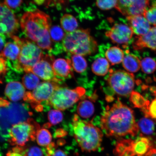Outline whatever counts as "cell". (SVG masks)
Here are the masks:
<instances>
[{
	"label": "cell",
	"mask_w": 156,
	"mask_h": 156,
	"mask_svg": "<svg viewBox=\"0 0 156 156\" xmlns=\"http://www.w3.org/2000/svg\"><path fill=\"white\" fill-rule=\"evenodd\" d=\"M101 128L109 137L134 136L139 130L133 111L118 99L112 106H107L101 119Z\"/></svg>",
	"instance_id": "cell-1"
},
{
	"label": "cell",
	"mask_w": 156,
	"mask_h": 156,
	"mask_svg": "<svg viewBox=\"0 0 156 156\" xmlns=\"http://www.w3.org/2000/svg\"><path fill=\"white\" fill-rule=\"evenodd\" d=\"M21 29L26 36L36 44L50 37L51 21L49 16L38 9L25 13L20 21Z\"/></svg>",
	"instance_id": "cell-2"
},
{
	"label": "cell",
	"mask_w": 156,
	"mask_h": 156,
	"mask_svg": "<svg viewBox=\"0 0 156 156\" xmlns=\"http://www.w3.org/2000/svg\"><path fill=\"white\" fill-rule=\"evenodd\" d=\"M72 125L74 137L82 151H94L100 147L103 134L100 129L81 119L76 114L73 116Z\"/></svg>",
	"instance_id": "cell-3"
},
{
	"label": "cell",
	"mask_w": 156,
	"mask_h": 156,
	"mask_svg": "<svg viewBox=\"0 0 156 156\" xmlns=\"http://www.w3.org/2000/svg\"><path fill=\"white\" fill-rule=\"evenodd\" d=\"M64 51L73 55H90L96 52L98 44L89 29H78L66 34L62 42Z\"/></svg>",
	"instance_id": "cell-4"
},
{
	"label": "cell",
	"mask_w": 156,
	"mask_h": 156,
	"mask_svg": "<svg viewBox=\"0 0 156 156\" xmlns=\"http://www.w3.org/2000/svg\"><path fill=\"white\" fill-rule=\"evenodd\" d=\"M11 38L20 48L18 59L20 66L25 73H31L33 66L44 56L41 49L26 39L20 38L15 35Z\"/></svg>",
	"instance_id": "cell-5"
},
{
	"label": "cell",
	"mask_w": 156,
	"mask_h": 156,
	"mask_svg": "<svg viewBox=\"0 0 156 156\" xmlns=\"http://www.w3.org/2000/svg\"><path fill=\"white\" fill-rule=\"evenodd\" d=\"M85 93V90L83 87L70 89L60 85L49 100L48 106L60 111L65 110L83 98Z\"/></svg>",
	"instance_id": "cell-6"
},
{
	"label": "cell",
	"mask_w": 156,
	"mask_h": 156,
	"mask_svg": "<svg viewBox=\"0 0 156 156\" xmlns=\"http://www.w3.org/2000/svg\"><path fill=\"white\" fill-rule=\"evenodd\" d=\"M40 129L39 124L32 118L13 124L8 131L9 143L13 146H24L29 140L35 141Z\"/></svg>",
	"instance_id": "cell-7"
},
{
	"label": "cell",
	"mask_w": 156,
	"mask_h": 156,
	"mask_svg": "<svg viewBox=\"0 0 156 156\" xmlns=\"http://www.w3.org/2000/svg\"><path fill=\"white\" fill-rule=\"evenodd\" d=\"M107 83L118 96L127 97L130 95L135 85L133 74L124 70H110Z\"/></svg>",
	"instance_id": "cell-8"
},
{
	"label": "cell",
	"mask_w": 156,
	"mask_h": 156,
	"mask_svg": "<svg viewBox=\"0 0 156 156\" xmlns=\"http://www.w3.org/2000/svg\"><path fill=\"white\" fill-rule=\"evenodd\" d=\"M59 83L53 82L44 81L41 83L32 92L25 93L23 100L30 103L33 108L44 104L45 107L48 102Z\"/></svg>",
	"instance_id": "cell-9"
},
{
	"label": "cell",
	"mask_w": 156,
	"mask_h": 156,
	"mask_svg": "<svg viewBox=\"0 0 156 156\" xmlns=\"http://www.w3.org/2000/svg\"><path fill=\"white\" fill-rule=\"evenodd\" d=\"M54 60L53 55H46L33 66L31 72L44 81L59 83L61 80L56 77L52 68V64Z\"/></svg>",
	"instance_id": "cell-10"
},
{
	"label": "cell",
	"mask_w": 156,
	"mask_h": 156,
	"mask_svg": "<svg viewBox=\"0 0 156 156\" xmlns=\"http://www.w3.org/2000/svg\"><path fill=\"white\" fill-rule=\"evenodd\" d=\"M149 5V0H117L115 8L126 17L143 15Z\"/></svg>",
	"instance_id": "cell-11"
},
{
	"label": "cell",
	"mask_w": 156,
	"mask_h": 156,
	"mask_svg": "<svg viewBox=\"0 0 156 156\" xmlns=\"http://www.w3.org/2000/svg\"><path fill=\"white\" fill-rule=\"evenodd\" d=\"M133 32L130 27L122 24H115L107 31L106 36L114 43L126 46L132 40Z\"/></svg>",
	"instance_id": "cell-12"
},
{
	"label": "cell",
	"mask_w": 156,
	"mask_h": 156,
	"mask_svg": "<svg viewBox=\"0 0 156 156\" xmlns=\"http://www.w3.org/2000/svg\"><path fill=\"white\" fill-rule=\"evenodd\" d=\"M0 22L7 27V37L11 38L16 34L19 28L18 21L13 11L2 3H0Z\"/></svg>",
	"instance_id": "cell-13"
},
{
	"label": "cell",
	"mask_w": 156,
	"mask_h": 156,
	"mask_svg": "<svg viewBox=\"0 0 156 156\" xmlns=\"http://www.w3.org/2000/svg\"><path fill=\"white\" fill-rule=\"evenodd\" d=\"M126 19L133 32L138 36L147 34L151 28L149 21L143 15L128 16Z\"/></svg>",
	"instance_id": "cell-14"
},
{
	"label": "cell",
	"mask_w": 156,
	"mask_h": 156,
	"mask_svg": "<svg viewBox=\"0 0 156 156\" xmlns=\"http://www.w3.org/2000/svg\"><path fill=\"white\" fill-rule=\"evenodd\" d=\"M133 47L136 50L144 48L156 50V27H152L147 34L136 37Z\"/></svg>",
	"instance_id": "cell-15"
},
{
	"label": "cell",
	"mask_w": 156,
	"mask_h": 156,
	"mask_svg": "<svg viewBox=\"0 0 156 156\" xmlns=\"http://www.w3.org/2000/svg\"><path fill=\"white\" fill-rule=\"evenodd\" d=\"M52 68L55 76L57 79L62 81V79L72 75V67L71 60L58 58L52 64Z\"/></svg>",
	"instance_id": "cell-16"
},
{
	"label": "cell",
	"mask_w": 156,
	"mask_h": 156,
	"mask_svg": "<svg viewBox=\"0 0 156 156\" xmlns=\"http://www.w3.org/2000/svg\"><path fill=\"white\" fill-rule=\"evenodd\" d=\"M24 85L17 81H11L6 86L5 94L9 100L17 102L23 98L25 93Z\"/></svg>",
	"instance_id": "cell-17"
},
{
	"label": "cell",
	"mask_w": 156,
	"mask_h": 156,
	"mask_svg": "<svg viewBox=\"0 0 156 156\" xmlns=\"http://www.w3.org/2000/svg\"><path fill=\"white\" fill-rule=\"evenodd\" d=\"M23 104L11 103L7 110L9 121L14 123L21 121L25 120L28 115L31 114L28 112L26 105Z\"/></svg>",
	"instance_id": "cell-18"
},
{
	"label": "cell",
	"mask_w": 156,
	"mask_h": 156,
	"mask_svg": "<svg viewBox=\"0 0 156 156\" xmlns=\"http://www.w3.org/2000/svg\"><path fill=\"white\" fill-rule=\"evenodd\" d=\"M153 146L149 138L140 136L135 140H133L132 149L133 156H145Z\"/></svg>",
	"instance_id": "cell-19"
},
{
	"label": "cell",
	"mask_w": 156,
	"mask_h": 156,
	"mask_svg": "<svg viewBox=\"0 0 156 156\" xmlns=\"http://www.w3.org/2000/svg\"><path fill=\"white\" fill-rule=\"evenodd\" d=\"M122 64L124 69L131 73H136L141 67V61L139 58L133 54L128 53L124 56Z\"/></svg>",
	"instance_id": "cell-20"
},
{
	"label": "cell",
	"mask_w": 156,
	"mask_h": 156,
	"mask_svg": "<svg viewBox=\"0 0 156 156\" xmlns=\"http://www.w3.org/2000/svg\"><path fill=\"white\" fill-rule=\"evenodd\" d=\"M132 140L121 139L117 141L114 153L115 156H133Z\"/></svg>",
	"instance_id": "cell-21"
},
{
	"label": "cell",
	"mask_w": 156,
	"mask_h": 156,
	"mask_svg": "<svg viewBox=\"0 0 156 156\" xmlns=\"http://www.w3.org/2000/svg\"><path fill=\"white\" fill-rule=\"evenodd\" d=\"M105 56L109 63L114 66L122 62L124 54V51L120 48L113 46L107 49L105 53Z\"/></svg>",
	"instance_id": "cell-22"
},
{
	"label": "cell",
	"mask_w": 156,
	"mask_h": 156,
	"mask_svg": "<svg viewBox=\"0 0 156 156\" xmlns=\"http://www.w3.org/2000/svg\"><path fill=\"white\" fill-rule=\"evenodd\" d=\"M110 65L106 58H99L94 62L91 69L94 73L99 76L106 75L110 71Z\"/></svg>",
	"instance_id": "cell-23"
},
{
	"label": "cell",
	"mask_w": 156,
	"mask_h": 156,
	"mask_svg": "<svg viewBox=\"0 0 156 156\" xmlns=\"http://www.w3.org/2000/svg\"><path fill=\"white\" fill-rule=\"evenodd\" d=\"M95 108L92 101L83 99L79 103L77 112L79 115L83 118H90L94 112Z\"/></svg>",
	"instance_id": "cell-24"
},
{
	"label": "cell",
	"mask_w": 156,
	"mask_h": 156,
	"mask_svg": "<svg viewBox=\"0 0 156 156\" xmlns=\"http://www.w3.org/2000/svg\"><path fill=\"white\" fill-rule=\"evenodd\" d=\"M62 28L66 34L71 33L76 30L78 23L76 19L73 15L69 14L64 15L60 19Z\"/></svg>",
	"instance_id": "cell-25"
},
{
	"label": "cell",
	"mask_w": 156,
	"mask_h": 156,
	"mask_svg": "<svg viewBox=\"0 0 156 156\" xmlns=\"http://www.w3.org/2000/svg\"><path fill=\"white\" fill-rule=\"evenodd\" d=\"M24 86L29 90H34L40 83L39 78L32 73H26L22 79Z\"/></svg>",
	"instance_id": "cell-26"
},
{
	"label": "cell",
	"mask_w": 156,
	"mask_h": 156,
	"mask_svg": "<svg viewBox=\"0 0 156 156\" xmlns=\"http://www.w3.org/2000/svg\"><path fill=\"white\" fill-rule=\"evenodd\" d=\"M71 60L72 67L76 73H83L87 69V60L83 56L73 55Z\"/></svg>",
	"instance_id": "cell-27"
},
{
	"label": "cell",
	"mask_w": 156,
	"mask_h": 156,
	"mask_svg": "<svg viewBox=\"0 0 156 156\" xmlns=\"http://www.w3.org/2000/svg\"><path fill=\"white\" fill-rule=\"evenodd\" d=\"M36 140L39 145L46 146L51 143L52 136L48 129L42 128L40 129L37 133Z\"/></svg>",
	"instance_id": "cell-28"
},
{
	"label": "cell",
	"mask_w": 156,
	"mask_h": 156,
	"mask_svg": "<svg viewBox=\"0 0 156 156\" xmlns=\"http://www.w3.org/2000/svg\"><path fill=\"white\" fill-rule=\"evenodd\" d=\"M137 124L139 129L141 130L142 133L146 135L152 134L154 130V124L153 121L147 117L141 119Z\"/></svg>",
	"instance_id": "cell-29"
},
{
	"label": "cell",
	"mask_w": 156,
	"mask_h": 156,
	"mask_svg": "<svg viewBox=\"0 0 156 156\" xmlns=\"http://www.w3.org/2000/svg\"><path fill=\"white\" fill-rule=\"evenodd\" d=\"M130 100L134 107L142 109L149 102V101H146L140 93L135 91H133L130 94Z\"/></svg>",
	"instance_id": "cell-30"
},
{
	"label": "cell",
	"mask_w": 156,
	"mask_h": 156,
	"mask_svg": "<svg viewBox=\"0 0 156 156\" xmlns=\"http://www.w3.org/2000/svg\"><path fill=\"white\" fill-rule=\"evenodd\" d=\"M49 33L51 41L54 42H62L66 34L62 27L58 25L51 27Z\"/></svg>",
	"instance_id": "cell-31"
},
{
	"label": "cell",
	"mask_w": 156,
	"mask_h": 156,
	"mask_svg": "<svg viewBox=\"0 0 156 156\" xmlns=\"http://www.w3.org/2000/svg\"><path fill=\"white\" fill-rule=\"evenodd\" d=\"M141 67L144 73L151 74L156 70V62L151 58H144L141 62Z\"/></svg>",
	"instance_id": "cell-32"
},
{
	"label": "cell",
	"mask_w": 156,
	"mask_h": 156,
	"mask_svg": "<svg viewBox=\"0 0 156 156\" xmlns=\"http://www.w3.org/2000/svg\"><path fill=\"white\" fill-rule=\"evenodd\" d=\"M48 123L51 126L61 122L63 119V115L60 110H51L48 112Z\"/></svg>",
	"instance_id": "cell-33"
},
{
	"label": "cell",
	"mask_w": 156,
	"mask_h": 156,
	"mask_svg": "<svg viewBox=\"0 0 156 156\" xmlns=\"http://www.w3.org/2000/svg\"><path fill=\"white\" fill-rule=\"evenodd\" d=\"M142 109L146 117L156 120V98Z\"/></svg>",
	"instance_id": "cell-34"
},
{
	"label": "cell",
	"mask_w": 156,
	"mask_h": 156,
	"mask_svg": "<svg viewBox=\"0 0 156 156\" xmlns=\"http://www.w3.org/2000/svg\"><path fill=\"white\" fill-rule=\"evenodd\" d=\"M143 15L150 24L156 27V2L146 9Z\"/></svg>",
	"instance_id": "cell-35"
},
{
	"label": "cell",
	"mask_w": 156,
	"mask_h": 156,
	"mask_svg": "<svg viewBox=\"0 0 156 156\" xmlns=\"http://www.w3.org/2000/svg\"><path fill=\"white\" fill-rule=\"evenodd\" d=\"M95 3L99 9L107 10L115 8L117 0H95Z\"/></svg>",
	"instance_id": "cell-36"
},
{
	"label": "cell",
	"mask_w": 156,
	"mask_h": 156,
	"mask_svg": "<svg viewBox=\"0 0 156 156\" xmlns=\"http://www.w3.org/2000/svg\"><path fill=\"white\" fill-rule=\"evenodd\" d=\"M26 149L24 146H17L9 151L6 156H25Z\"/></svg>",
	"instance_id": "cell-37"
},
{
	"label": "cell",
	"mask_w": 156,
	"mask_h": 156,
	"mask_svg": "<svg viewBox=\"0 0 156 156\" xmlns=\"http://www.w3.org/2000/svg\"><path fill=\"white\" fill-rule=\"evenodd\" d=\"M9 70L6 60L0 54V79L4 77Z\"/></svg>",
	"instance_id": "cell-38"
},
{
	"label": "cell",
	"mask_w": 156,
	"mask_h": 156,
	"mask_svg": "<svg viewBox=\"0 0 156 156\" xmlns=\"http://www.w3.org/2000/svg\"><path fill=\"white\" fill-rule=\"evenodd\" d=\"M43 149L37 146H33L26 150L25 156H44Z\"/></svg>",
	"instance_id": "cell-39"
},
{
	"label": "cell",
	"mask_w": 156,
	"mask_h": 156,
	"mask_svg": "<svg viewBox=\"0 0 156 156\" xmlns=\"http://www.w3.org/2000/svg\"><path fill=\"white\" fill-rule=\"evenodd\" d=\"M23 0H4L5 4L9 9H16L20 6Z\"/></svg>",
	"instance_id": "cell-40"
},
{
	"label": "cell",
	"mask_w": 156,
	"mask_h": 156,
	"mask_svg": "<svg viewBox=\"0 0 156 156\" xmlns=\"http://www.w3.org/2000/svg\"><path fill=\"white\" fill-rule=\"evenodd\" d=\"M67 132L62 129H58L56 130L54 134V137L61 138L67 135Z\"/></svg>",
	"instance_id": "cell-41"
},
{
	"label": "cell",
	"mask_w": 156,
	"mask_h": 156,
	"mask_svg": "<svg viewBox=\"0 0 156 156\" xmlns=\"http://www.w3.org/2000/svg\"><path fill=\"white\" fill-rule=\"evenodd\" d=\"M0 35L8 36V29L6 25L0 22Z\"/></svg>",
	"instance_id": "cell-42"
},
{
	"label": "cell",
	"mask_w": 156,
	"mask_h": 156,
	"mask_svg": "<svg viewBox=\"0 0 156 156\" xmlns=\"http://www.w3.org/2000/svg\"><path fill=\"white\" fill-rule=\"evenodd\" d=\"M10 104L11 103L6 99L0 98V107L1 108H8Z\"/></svg>",
	"instance_id": "cell-43"
},
{
	"label": "cell",
	"mask_w": 156,
	"mask_h": 156,
	"mask_svg": "<svg viewBox=\"0 0 156 156\" xmlns=\"http://www.w3.org/2000/svg\"><path fill=\"white\" fill-rule=\"evenodd\" d=\"M5 36L0 35V54L3 49L5 44Z\"/></svg>",
	"instance_id": "cell-44"
},
{
	"label": "cell",
	"mask_w": 156,
	"mask_h": 156,
	"mask_svg": "<svg viewBox=\"0 0 156 156\" xmlns=\"http://www.w3.org/2000/svg\"><path fill=\"white\" fill-rule=\"evenodd\" d=\"M51 156H67L63 151L61 150H55Z\"/></svg>",
	"instance_id": "cell-45"
},
{
	"label": "cell",
	"mask_w": 156,
	"mask_h": 156,
	"mask_svg": "<svg viewBox=\"0 0 156 156\" xmlns=\"http://www.w3.org/2000/svg\"><path fill=\"white\" fill-rule=\"evenodd\" d=\"M145 156H156V148L152 147Z\"/></svg>",
	"instance_id": "cell-46"
},
{
	"label": "cell",
	"mask_w": 156,
	"mask_h": 156,
	"mask_svg": "<svg viewBox=\"0 0 156 156\" xmlns=\"http://www.w3.org/2000/svg\"><path fill=\"white\" fill-rule=\"evenodd\" d=\"M60 1H61V2H63L64 1V0H60Z\"/></svg>",
	"instance_id": "cell-47"
}]
</instances>
